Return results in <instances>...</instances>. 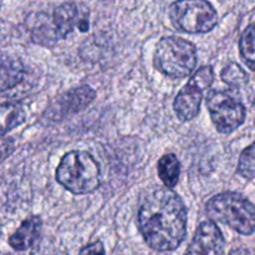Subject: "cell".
<instances>
[{
  "instance_id": "obj_1",
  "label": "cell",
  "mask_w": 255,
  "mask_h": 255,
  "mask_svg": "<svg viewBox=\"0 0 255 255\" xmlns=\"http://www.w3.org/2000/svg\"><path fill=\"white\" fill-rule=\"evenodd\" d=\"M138 229L153 251H176L187 236L186 204L168 187L156 189L141 204Z\"/></svg>"
},
{
  "instance_id": "obj_2",
  "label": "cell",
  "mask_w": 255,
  "mask_h": 255,
  "mask_svg": "<svg viewBox=\"0 0 255 255\" xmlns=\"http://www.w3.org/2000/svg\"><path fill=\"white\" fill-rule=\"evenodd\" d=\"M55 178L66 191L82 196L99 189L101 186V169L89 152L70 151L60 161Z\"/></svg>"
},
{
  "instance_id": "obj_3",
  "label": "cell",
  "mask_w": 255,
  "mask_h": 255,
  "mask_svg": "<svg viewBox=\"0 0 255 255\" xmlns=\"http://www.w3.org/2000/svg\"><path fill=\"white\" fill-rule=\"evenodd\" d=\"M209 219L231 227L243 236L255 231V209L249 199L236 192H224L212 197L206 203Z\"/></svg>"
},
{
  "instance_id": "obj_4",
  "label": "cell",
  "mask_w": 255,
  "mask_h": 255,
  "mask_svg": "<svg viewBox=\"0 0 255 255\" xmlns=\"http://www.w3.org/2000/svg\"><path fill=\"white\" fill-rule=\"evenodd\" d=\"M197 47L193 42L178 36H164L157 42L153 66L164 76L182 79L197 66Z\"/></svg>"
},
{
  "instance_id": "obj_5",
  "label": "cell",
  "mask_w": 255,
  "mask_h": 255,
  "mask_svg": "<svg viewBox=\"0 0 255 255\" xmlns=\"http://www.w3.org/2000/svg\"><path fill=\"white\" fill-rule=\"evenodd\" d=\"M176 30L187 34H207L218 24L216 9L208 0H176L168 7Z\"/></svg>"
},
{
  "instance_id": "obj_6",
  "label": "cell",
  "mask_w": 255,
  "mask_h": 255,
  "mask_svg": "<svg viewBox=\"0 0 255 255\" xmlns=\"http://www.w3.org/2000/svg\"><path fill=\"white\" fill-rule=\"evenodd\" d=\"M207 109L219 133L229 134L244 124L247 109L238 95L232 91L213 90L207 96Z\"/></svg>"
},
{
  "instance_id": "obj_7",
  "label": "cell",
  "mask_w": 255,
  "mask_h": 255,
  "mask_svg": "<svg viewBox=\"0 0 255 255\" xmlns=\"http://www.w3.org/2000/svg\"><path fill=\"white\" fill-rule=\"evenodd\" d=\"M95 99H96V91L92 87L87 86V85L75 87L61 95L49 107V110L45 111L44 116L47 120L59 122L65 117L84 111Z\"/></svg>"
},
{
  "instance_id": "obj_8",
  "label": "cell",
  "mask_w": 255,
  "mask_h": 255,
  "mask_svg": "<svg viewBox=\"0 0 255 255\" xmlns=\"http://www.w3.org/2000/svg\"><path fill=\"white\" fill-rule=\"evenodd\" d=\"M226 239L214 221H204L197 228L186 254H223Z\"/></svg>"
},
{
  "instance_id": "obj_9",
  "label": "cell",
  "mask_w": 255,
  "mask_h": 255,
  "mask_svg": "<svg viewBox=\"0 0 255 255\" xmlns=\"http://www.w3.org/2000/svg\"><path fill=\"white\" fill-rule=\"evenodd\" d=\"M206 90L203 85L199 84L192 76L186 86L177 94L173 101V109L177 117L182 122L192 121L198 116L201 111L202 100H203V91Z\"/></svg>"
},
{
  "instance_id": "obj_10",
  "label": "cell",
  "mask_w": 255,
  "mask_h": 255,
  "mask_svg": "<svg viewBox=\"0 0 255 255\" xmlns=\"http://www.w3.org/2000/svg\"><path fill=\"white\" fill-rule=\"evenodd\" d=\"M42 221L39 216H31L24 219L19 228L10 236L9 246L16 252H24L31 248L41 231Z\"/></svg>"
},
{
  "instance_id": "obj_11",
  "label": "cell",
  "mask_w": 255,
  "mask_h": 255,
  "mask_svg": "<svg viewBox=\"0 0 255 255\" xmlns=\"http://www.w3.org/2000/svg\"><path fill=\"white\" fill-rule=\"evenodd\" d=\"M25 67L20 59L0 54V92L14 89L24 80Z\"/></svg>"
},
{
  "instance_id": "obj_12",
  "label": "cell",
  "mask_w": 255,
  "mask_h": 255,
  "mask_svg": "<svg viewBox=\"0 0 255 255\" xmlns=\"http://www.w3.org/2000/svg\"><path fill=\"white\" fill-rule=\"evenodd\" d=\"M26 121V111L19 102L0 104V136L9 133Z\"/></svg>"
},
{
  "instance_id": "obj_13",
  "label": "cell",
  "mask_w": 255,
  "mask_h": 255,
  "mask_svg": "<svg viewBox=\"0 0 255 255\" xmlns=\"http://www.w3.org/2000/svg\"><path fill=\"white\" fill-rule=\"evenodd\" d=\"M157 172L162 183L168 188H173L178 184L181 176V163L176 154L166 153L159 158L157 163Z\"/></svg>"
},
{
  "instance_id": "obj_14",
  "label": "cell",
  "mask_w": 255,
  "mask_h": 255,
  "mask_svg": "<svg viewBox=\"0 0 255 255\" xmlns=\"http://www.w3.org/2000/svg\"><path fill=\"white\" fill-rule=\"evenodd\" d=\"M254 24H249L239 40V51L244 64L253 71L255 66V32Z\"/></svg>"
},
{
  "instance_id": "obj_15",
  "label": "cell",
  "mask_w": 255,
  "mask_h": 255,
  "mask_svg": "<svg viewBox=\"0 0 255 255\" xmlns=\"http://www.w3.org/2000/svg\"><path fill=\"white\" fill-rule=\"evenodd\" d=\"M222 80L232 89H241L249 82V75L237 62H229L221 72Z\"/></svg>"
},
{
  "instance_id": "obj_16",
  "label": "cell",
  "mask_w": 255,
  "mask_h": 255,
  "mask_svg": "<svg viewBox=\"0 0 255 255\" xmlns=\"http://www.w3.org/2000/svg\"><path fill=\"white\" fill-rule=\"evenodd\" d=\"M254 143H251L247 148H244L242 151L241 157H239L238 168H237V173L241 174L243 178L248 179V181H252L254 178Z\"/></svg>"
},
{
  "instance_id": "obj_17",
  "label": "cell",
  "mask_w": 255,
  "mask_h": 255,
  "mask_svg": "<svg viewBox=\"0 0 255 255\" xmlns=\"http://www.w3.org/2000/svg\"><path fill=\"white\" fill-rule=\"evenodd\" d=\"M105 252L106 251H105L101 242H96V243H91L89 244V246L84 247V248L80 251V254H96V253L105 254Z\"/></svg>"
}]
</instances>
